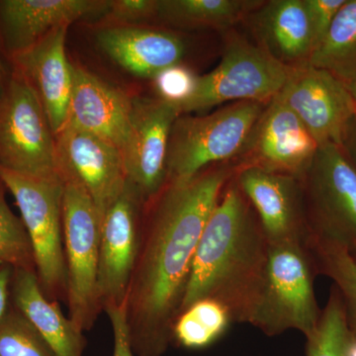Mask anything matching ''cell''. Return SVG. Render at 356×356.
I'll list each match as a JSON object with an SVG mask.
<instances>
[{
	"label": "cell",
	"instance_id": "74e56055",
	"mask_svg": "<svg viewBox=\"0 0 356 356\" xmlns=\"http://www.w3.org/2000/svg\"><path fill=\"white\" fill-rule=\"evenodd\" d=\"M351 255H353V259H355V264H356V248L353 250H350Z\"/></svg>",
	"mask_w": 356,
	"mask_h": 356
},
{
	"label": "cell",
	"instance_id": "d6986e66",
	"mask_svg": "<svg viewBox=\"0 0 356 356\" xmlns=\"http://www.w3.org/2000/svg\"><path fill=\"white\" fill-rule=\"evenodd\" d=\"M97 41L109 58L134 76L152 79L180 64L185 46L172 33L139 27L114 26L102 30Z\"/></svg>",
	"mask_w": 356,
	"mask_h": 356
},
{
	"label": "cell",
	"instance_id": "44dd1931",
	"mask_svg": "<svg viewBox=\"0 0 356 356\" xmlns=\"http://www.w3.org/2000/svg\"><path fill=\"white\" fill-rule=\"evenodd\" d=\"M11 301L31 321L55 356H83L86 346L83 332L60 310L57 301L49 299L40 286L34 271L14 269Z\"/></svg>",
	"mask_w": 356,
	"mask_h": 356
},
{
	"label": "cell",
	"instance_id": "9c48e42d",
	"mask_svg": "<svg viewBox=\"0 0 356 356\" xmlns=\"http://www.w3.org/2000/svg\"><path fill=\"white\" fill-rule=\"evenodd\" d=\"M144 203L137 187L128 180L100 222L97 287L103 311L125 306L139 252Z\"/></svg>",
	"mask_w": 356,
	"mask_h": 356
},
{
	"label": "cell",
	"instance_id": "7402d4cb",
	"mask_svg": "<svg viewBox=\"0 0 356 356\" xmlns=\"http://www.w3.org/2000/svg\"><path fill=\"white\" fill-rule=\"evenodd\" d=\"M308 64L350 83L356 76V0H346Z\"/></svg>",
	"mask_w": 356,
	"mask_h": 356
},
{
	"label": "cell",
	"instance_id": "ac0fdd59",
	"mask_svg": "<svg viewBox=\"0 0 356 356\" xmlns=\"http://www.w3.org/2000/svg\"><path fill=\"white\" fill-rule=\"evenodd\" d=\"M238 186L257 211L267 243L302 242L304 219L298 178L247 165L238 173Z\"/></svg>",
	"mask_w": 356,
	"mask_h": 356
},
{
	"label": "cell",
	"instance_id": "4dcf8cb0",
	"mask_svg": "<svg viewBox=\"0 0 356 356\" xmlns=\"http://www.w3.org/2000/svg\"><path fill=\"white\" fill-rule=\"evenodd\" d=\"M346 1V0H303L311 26L313 51L325 39L337 14Z\"/></svg>",
	"mask_w": 356,
	"mask_h": 356
},
{
	"label": "cell",
	"instance_id": "7c38bea8",
	"mask_svg": "<svg viewBox=\"0 0 356 356\" xmlns=\"http://www.w3.org/2000/svg\"><path fill=\"white\" fill-rule=\"evenodd\" d=\"M318 149L308 128L276 95L255 123L241 156L245 166L305 178Z\"/></svg>",
	"mask_w": 356,
	"mask_h": 356
},
{
	"label": "cell",
	"instance_id": "f546056e",
	"mask_svg": "<svg viewBox=\"0 0 356 356\" xmlns=\"http://www.w3.org/2000/svg\"><path fill=\"white\" fill-rule=\"evenodd\" d=\"M159 0H111L105 15L118 26H135L158 16Z\"/></svg>",
	"mask_w": 356,
	"mask_h": 356
},
{
	"label": "cell",
	"instance_id": "4316f807",
	"mask_svg": "<svg viewBox=\"0 0 356 356\" xmlns=\"http://www.w3.org/2000/svg\"><path fill=\"white\" fill-rule=\"evenodd\" d=\"M6 189L0 181V264L36 273L29 236L21 218L7 204Z\"/></svg>",
	"mask_w": 356,
	"mask_h": 356
},
{
	"label": "cell",
	"instance_id": "52a82bcc",
	"mask_svg": "<svg viewBox=\"0 0 356 356\" xmlns=\"http://www.w3.org/2000/svg\"><path fill=\"white\" fill-rule=\"evenodd\" d=\"M63 229L69 318L90 331L102 312L98 299L100 222L88 191L76 180L62 179Z\"/></svg>",
	"mask_w": 356,
	"mask_h": 356
},
{
	"label": "cell",
	"instance_id": "8992f818",
	"mask_svg": "<svg viewBox=\"0 0 356 356\" xmlns=\"http://www.w3.org/2000/svg\"><path fill=\"white\" fill-rule=\"evenodd\" d=\"M0 168L62 179L56 135L46 111L32 86L13 70L0 93Z\"/></svg>",
	"mask_w": 356,
	"mask_h": 356
},
{
	"label": "cell",
	"instance_id": "d590c367",
	"mask_svg": "<svg viewBox=\"0 0 356 356\" xmlns=\"http://www.w3.org/2000/svg\"><path fill=\"white\" fill-rule=\"evenodd\" d=\"M346 88H348V91H350L351 97H353V102H355L356 107V76L355 79H351L350 83L346 84Z\"/></svg>",
	"mask_w": 356,
	"mask_h": 356
},
{
	"label": "cell",
	"instance_id": "ffe728a7",
	"mask_svg": "<svg viewBox=\"0 0 356 356\" xmlns=\"http://www.w3.org/2000/svg\"><path fill=\"white\" fill-rule=\"evenodd\" d=\"M259 46L287 67L308 63L313 51L310 22L303 0H273L254 11Z\"/></svg>",
	"mask_w": 356,
	"mask_h": 356
},
{
	"label": "cell",
	"instance_id": "3957f363",
	"mask_svg": "<svg viewBox=\"0 0 356 356\" xmlns=\"http://www.w3.org/2000/svg\"><path fill=\"white\" fill-rule=\"evenodd\" d=\"M266 105L235 102L204 116H178L168 144L166 184L189 181L204 168L238 156Z\"/></svg>",
	"mask_w": 356,
	"mask_h": 356
},
{
	"label": "cell",
	"instance_id": "30bf717a",
	"mask_svg": "<svg viewBox=\"0 0 356 356\" xmlns=\"http://www.w3.org/2000/svg\"><path fill=\"white\" fill-rule=\"evenodd\" d=\"M320 238L356 248V166L341 147H318L305 178Z\"/></svg>",
	"mask_w": 356,
	"mask_h": 356
},
{
	"label": "cell",
	"instance_id": "836d02e7",
	"mask_svg": "<svg viewBox=\"0 0 356 356\" xmlns=\"http://www.w3.org/2000/svg\"><path fill=\"white\" fill-rule=\"evenodd\" d=\"M341 147L356 166V115L348 122L344 130Z\"/></svg>",
	"mask_w": 356,
	"mask_h": 356
},
{
	"label": "cell",
	"instance_id": "d6a6232c",
	"mask_svg": "<svg viewBox=\"0 0 356 356\" xmlns=\"http://www.w3.org/2000/svg\"><path fill=\"white\" fill-rule=\"evenodd\" d=\"M13 267L0 264V318L4 315L10 304V286Z\"/></svg>",
	"mask_w": 356,
	"mask_h": 356
},
{
	"label": "cell",
	"instance_id": "9a60e30c",
	"mask_svg": "<svg viewBox=\"0 0 356 356\" xmlns=\"http://www.w3.org/2000/svg\"><path fill=\"white\" fill-rule=\"evenodd\" d=\"M133 99L81 67L72 69V89L65 125L106 140L123 153L131 133Z\"/></svg>",
	"mask_w": 356,
	"mask_h": 356
},
{
	"label": "cell",
	"instance_id": "8fae6325",
	"mask_svg": "<svg viewBox=\"0 0 356 356\" xmlns=\"http://www.w3.org/2000/svg\"><path fill=\"white\" fill-rule=\"evenodd\" d=\"M278 96L303 122L318 147H341L344 130L356 115L355 102L343 81L305 63L290 69Z\"/></svg>",
	"mask_w": 356,
	"mask_h": 356
},
{
	"label": "cell",
	"instance_id": "cb8c5ba5",
	"mask_svg": "<svg viewBox=\"0 0 356 356\" xmlns=\"http://www.w3.org/2000/svg\"><path fill=\"white\" fill-rule=\"evenodd\" d=\"M232 318L214 300H199L180 313L173 325V339L191 350L207 348L228 327Z\"/></svg>",
	"mask_w": 356,
	"mask_h": 356
},
{
	"label": "cell",
	"instance_id": "7a4b0ae2",
	"mask_svg": "<svg viewBox=\"0 0 356 356\" xmlns=\"http://www.w3.org/2000/svg\"><path fill=\"white\" fill-rule=\"evenodd\" d=\"M267 243L238 186L229 187L198 241L181 312L214 300L232 320L250 323L264 281ZM180 315V314H179Z\"/></svg>",
	"mask_w": 356,
	"mask_h": 356
},
{
	"label": "cell",
	"instance_id": "8d00e7d4",
	"mask_svg": "<svg viewBox=\"0 0 356 356\" xmlns=\"http://www.w3.org/2000/svg\"><path fill=\"white\" fill-rule=\"evenodd\" d=\"M350 356H356V332H353V339H351Z\"/></svg>",
	"mask_w": 356,
	"mask_h": 356
},
{
	"label": "cell",
	"instance_id": "277c9868",
	"mask_svg": "<svg viewBox=\"0 0 356 356\" xmlns=\"http://www.w3.org/2000/svg\"><path fill=\"white\" fill-rule=\"evenodd\" d=\"M0 181L13 194L31 242L42 291L67 303V277L63 229L62 179H44L0 168Z\"/></svg>",
	"mask_w": 356,
	"mask_h": 356
},
{
	"label": "cell",
	"instance_id": "6da1fadb",
	"mask_svg": "<svg viewBox=\"0 0 356 356\" xmlns=\"http://www.w3.org/2000/svg\"><path fill=\"white\" fill-rule=\"evenodd\" d=\"M228 177L222 168L168 182L142 225L125 303L135 355L163 356L173 341L199 238Z\"/></svg>",
	"mask_w": 356,
	"mask_h": 356
},
{
	"label": "cell",
	"instance_id": "1f68e13d",
	"mask_svg": "<svg viewBox=\"0 0 356 356\" xmlns=\"http://www.w3.org/2000/svg\"><path fill=\"white\" fill-rule=\"evenodd\" d=\"M111 323L114 336L113 356H135L131 346L125 306L105 311Z\"/></svg>",
	"mask_w": 356,
	"mask_h": 356
},
{
	"label": "cell",
	"instance_id": "5b68a950",
	"mask_svg": "<svg viewBox=\"0 0 356 356\" xmlns=\"http://www.w3.org/2000/svg\"><path fill=\"white\" fill-rule=\"evenodd\" d=\"M320 317L301 241L268 243L264 281L250 324L268 336L297 330L308 337Z\"/></svg>",
	"mask_w": 356,
	"mask_h": 356
},
{
	"label": "cell",
	"instance_id": "83f0119b",
	"mask_svg": "<svg viewBox=\"0 0 356 356\" xmlns=\"http://www.w3.org/2000/svg\"><path fill=\"white\" fill-rule=\"evenodd\" d=\"M318 250L327 274L343 296L351 331L356 332V264L348 248L330 241L318 240Z\"/></svg>",
	"mask_w": 356,
	"mask_h": 356
},
{
	"label": "cell",
	"instance_id": "f1b7e54d",
	"mask_svg": "<svg viewBox=\"0 0 356 356\" xmlns=\"http://www.w3.org/2000/svg\"><path fill=\"white\" fill-rule=\"evenodd\" d=\"M197 74L180 64L159 72L153 79L159 99L177 106L188 100L195 92Z\"/></svg>",
	"mask_w": 356,
	"mask_h": 356
},
{
	"label": "cell",
	"instance_id": "603a6c76",
	"mask_svg": "<svg viewBox=\"0 0 356 356\" xmlns=\"http://www.w3.org/2000/svg\"><path fill=\"white\" fill-rule=\"evenodd\" d=\"M262 1L252 0H159V16L184 27H231Z\"/></svg>",
	"mask_w": 356,
	"mask_h": 356
},
{
	"label": "cell",
	"instance_id": "e0dca14e",
	"mask_svg": "<svg viewBox=\"0 0 356 356\" xmlns=\"http://www.w3.org/2000/svg\"><path fill=\"white\" fill-rule=\"evenodd\" d=\"M69 25L51 30L29 50L11 58L13 70L24 77L43 105L58 135L67 121L72 89V69L65 54Z\"/></svg>",
	"mask_w": 356,
	"mask_h": 356
},
{
	"label": "cell",
	"instance_id": "5bb4252c",
	"mask_svg": "<svg viewBox=\"0 0 356 356\" xmlns=\"http://www.w3.org/2000/svg\"><path fill=\"white\" fill-rule=\"evenodd\" d=\"M178 116L175 105L159 98H133L130 138L122 156L128 180L145 202L165 188L168 144Z\"/></svg>",
	"mask_w": 356,
	"mask_h": 356
},
{
	"label": "cell",
	"instance_id": "e575fe53",
	"mask_svg": "<svg viewBox=\"0 0 356 356\" xmlns=\"http://www.w3.org/2000/svg\"><path fill=\"white\" fill-rule=\"evenodd\" d=\"M8 76L9 74L7 72L6 65H4L3 62H2L1 57H0V93L2 92V89H3L4 86H6Z\"/></svg>",
	"mask_w": 356,
	"mask_h": 356
},
{
	"label": "cell",
	"instance_id": "4fadbf2b",
	"mask_svg": "<svg viewBox=\"0 0 356 356\" xmlns=\"http://www.w3.org/2000/svg\"><path fill=\"white\" fill-rule=\"evenodd\" d=\"M56 147L60 178L83 185L102 222L128 181L121 152L106 140L70 125L56 135Z\"/></svg>",
	"mask_w": 356,
	"mask_h": 356
},
{
	"label": "cell",
	"instance_id": "484cf974",
	"mask_svg": "<svg viewBox=\"0 0 356 356\" xmlns=\"http://www.w3.org/2000/svg\"><path fill=\"white\" fill-rule=\"evenodd\" d=\"M0 356H55L36 327L13 301L0 318Z\"/></svg>",
	"mask_w": 356,
	"mask_h": 356
},
{
	"label": "cell",
	"instance_id": "d4e9b609",
	"mask_svg": "<svg viewBox=\"0 0 356 356\" xmlns=\"http://www.w3.org/2000/svg\"><path fill=\"white\" fill-rule=\"evenodd\" d=\"M307 356H350L351 331L343 299L334 293L317 327L306 337Z\"/></svg>",
	"mask_w": 356,
	"mask_h": 356
},
{
	"label": "cell",
	"instance_id": "2e32d148",
	"mask_svg": "<svg viewBox=\"0 0 356 356\" xmlns=\"http://www.w3.org/2000/svg\"><path fill=\"white\" fill-rule=\"evenodd\" d=\"M99 0H0V48L11 58L29 50L51 30L106 13Z\"/></svg>",
	"mask_w": 356,
	"mask_h": 356
},
{
	"label": "cell",
	"instance_id": "ba28073f",
	"mask_svg": "<svg viewBox=\"0 0 356 356\" xmlns=\"http://www.w3.org/2000/svg\"><path fill=\"white\" fill-rule=\"evenodd\" d=\"M290 69L259 44L233 40L227 44L220 64L212 72L199 76L195 92L175 108L184 115L227 102L267 104L284 86Z\"/></svg>",
	"mask_w": 356,
	"mask_h": 356
}]
</instances>
